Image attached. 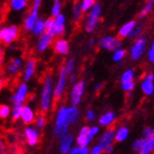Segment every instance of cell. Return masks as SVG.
I'll return each instance as SVG.
<instances>
[{
    "mask_svg": "<svg viewBox=\"0 0 154 154\" xmlns=\"http://www.w3.org/2000/svg\"><path fill=\"white\" fill-rule=\"evenodd\" d=\"M80 112L78 106L61 105L58 108L55 121L53 125V135L57 139H61L69 132L71 125H75L79 121Z\"/></svg>",
    "mask_w": 154,
    "mask_h": 154,
    "instance_id": "cell-1",
    "label": "cell"
},
{
    "mask_svg": "<svg viewBox=\"0 0 154 154\" xmlns=\"http://www.w3.org/2000/svg\"><path fill=\"white\" fill-rule=\"evenodd\" d=\"M54 78L48 73L43 79L41 94H40V108L43 112H48L51 109L54 100Z\"/></svg>",
    "mask_w": 154,
    "mask_h": 154,
    "instance_id": "cell-2",
    "label": "cell"
},
{
    "mask_svg": "<svg viewBox=\"0 0 154 154\" xmlns=\"http://www.w3.org/2000/svg\"><path fill=\"white\" fill-rule=\"evenodd\" d=\"M66 18L63 14H59L56 17H50L45 19L46 32L50 33L53 37L63 36L65 33Z\"/></svg>",
    "mask_w": 154,
    "mask_h": 154,
    "instance_id": "cell-3",
    "label": "cell"
},
{
    "mask_svg": "<svg viewBox=\"0 0 154 154\" xmlns=\"http://www.w3.org/2000/svg\"><path fill=\"white\" fill-rule=\"evenodd\" d=\"M85 92V82L83 79H79L72 84L69 92V103L72 106H78L82 102Z\"/></svg>",
    "mask_w": 154,
    "mask_h": 154,
    "instance_id": "cell-4",
    "label": "cell"
},
{
    "mask_svg": "<svg viewBox=\"0 0 154 154\" xmlns=\"http://www.w3.org/2000/svg\"><path fill=\"white\" fill-rule=\"evenodd\" d=\"M67 83H68V75H67V73H66L64 66L63 65L59 70L58 78H57L55 86H54V99L55 100H59L62 98V97L63 96V94L66 90Z\"/></svg>",
    "mask_w": 154,
    "mask_h": 154,
    "instance_id": "cell-5",
    "label": "cell"
},
{
    "mask_svg": "<svg viewBox=\"0 0 154 154\" xmlns=\"http://www.w3.org/2000/svg\"><path fill=\"white\" fill-rule=\"evenodd\" d=\"M97 45L99 48L113 52L118 48H121L122 41L119 37L108 35L100 38L97 42Z\"/></svg>",
    "mask_w": 154,
    "mask_h": 154,
    "instance_id": "cell-6",
    "label": "cell"
},
{
    "mask_svg": "<svg viewBox=\"0 0 154 154\" xmlns=\"http://www.w3.org/2000/svg\"><path fill=\"white\" fill-rule=\"evenodd\" d=\"M146 48V40L144 37H140L135 39L130 48V57L133 61H138L141 59Z\"/></svg>",
    "mask_w": 154,
    "mask_h": 154,
    "instance_id": "cell-7",
    "label": "cell"
},
{
    "mask_svg": "<svg viewBox=\"0 0 154 154\" xmlns=\"http://www.w3.org/2000/svg\"><path fill=\"white\" fill-rule=\"evenodd\" d=\"M19 29L16 26L11 25L1 29V41L6 45H11L18 38Z\"/></svg>",
    "mask_w": 154,
    "mask_h": 154,
    "instance_id": "cell-8",
    "label": "cell"
},
{
    "mask_svg": "<svg viewBox=\"0 0 154 154\" xmlns=\"http://www.w3.org/2000/svg\"><path fill=\"white\" fill-rule=\"evenodd\" d=\"M29 96V86L26 82L20 83L14 92V94L10 97V100L13 102H18L24 104Z\"/></svg>",
    "mask_w": 154,
    "mask_h": 154,
    "instance_id": "cell-9",
    "label": "cell"
},
{
    "mask_svg": "<svg viewBox=\"0 0 154 154\" xmlns=\"http://www.w3.org/2000/svg\"><path fill=\"white\" fill-rule=\"evenodd\" d=\"M93 139L94 138L91 136L89 131V126H82L78 131L75 141L77 146H89Z\"/></svg>",
    "mask_w": 154,
    "mask_h": 154,
    "instance_id": "cell-10",
    "label": "cell"
},
{
    "mask_svg": "<svg viewBox=\"0 0 154 154\" xmlns=\"http://www.w3.org/2000/svg\"><path fill=\"white\" fill-rule=\"evenodd\" d=\"M140 88L145 96L150 97L154 94V74L152 72L146 73L143 77Z\"/></svg>",
    "mask_w": 154,
    "mask_h": 154,
    "instance_id": "cell-11",
    "label": "cell"
},
{
    "mask_svg": "<svg viewBox=\"0 0 154 154\" xmlns=\"http://www.w3.org/2000/svg\"><path fill=\"white\" fill-rule=\"evenodd\" d=\"M24 135L26 138V144L29 146H35L40 140V132L36 127L28 126L24 131Z\"/></svg>",
    "mask_w": 154,
    "mask_h": 154,
    "instance_id": "cell-12",
    "label": "cell"
},
{
    "mask_svg": "<svg viewBox=\"0 0 154 154\" xmlns=\"http://www.w3.org/2000/svg\"><path fill=\"white\" fill-rule=\"evenodd\" d=\"M39 7L37 5H32V9L30 12L26 17L24 21V29L26 31H31L34 26V24L39 19Z\"/></svg>",
    "mask_w": 154,
    "mask_h": 154,
    "instance_id": "cell-13",
    "label": "cell"
},
{
    "mask_svg": "<svg viewBox=\"0 0 154 154\" xmlns=\"http://www.w3.org/2000/svg\"><path fill=\"white\" fill-rule=\"evenodd\" d=\"M74 142H75V137L70 132H68L67 134L60 139L59 149L61 154H67L73 146H74Z\"/></svg>",
    "mask_w": 154,
    "mask_h": 154,
    "instance_id": "cell-14",
    "label": "cell"
},
{
    "mask_svg": "<svg viewBox=\"0 0 154 154\" xmlns=\"http://www.w3.org/2000/svg\"><path fill=\"white\" fill-rule=\"evenodd\" d=\"M113 142H116L115 141V130L112 128L106 129L99 136L98 144L101 146L104 149L109 148V146H113Z\"/></svg>",
    "mask_w": 154,
    "mask_h": 154,
    "instance_id": "cell-15",
    "label": "cell"
},
{
    "mask_svg": "<svg viewBox=\"0 0 154 154\" xmlns=\"http://www.w3.org/2000/svg\"><path fill=\"white\" fill-rule=\"evenodd\" d=\"M116 113L115 112L107 111L98 117V126L109 129L116 122Z\"/></svg>",
    "mask_w": 154,
    "mask_h": 154,
    "instance_id": "cell-16",
    "label": "cell"
},
{
    "mask_svg": "<svg viewBox=\"0 0 154 154\" xmlns=\"http://www.w3.org/2000/svg\"><path fill=\"white\" fill-rule=\"evenodd\" d=\"M53 38L54 37L48 32H45L44 34L39 36L38 40H37V43H36V48H37L38 52H45L46 49H48L52 45Z\"/></svg>",
    "mask_w": 154,
    "mask_h": 154,
    "instance_id": "cell-17",
    "label": "cell"
},
{
    "mask_svg": "<svg viewBox=\"0 0 154 154\" xmlns=\"http://www.w3.org/2000/svg\"><path fill=\"white\" fill-rule=\"evenodd\" d=\"M53 48H54V51L57 53V54L65 56L69 53L70 45L66 39L58 38L55 40L54 43H53Z\"/></svg>",
    "mask_w": 154,
    "mask_h": 154,
    "instance_id": "cell-18",
    "label": "cell"
},
{
    "mask_svg": "<svg viewBox=\"0 0 154 154\" xmlns=\"http://www.w3.org/2000/svg\"><path fill=\"white\" fill-rule=\"evenodd\" d=\"M22 122L26 125H29L32 124L33 122H35L36 119V115L34 110L32 109V107L28 105V104H24L23 109H22V113H21V118Z\"/></svg>",
    "mask_w": 154,
    "mask_h": 154,
    "instance_id": "cell-19",
    "label": "cell"
},
{
    "mask_svg": "<svg viewBox=\"0 0 154 154\" xmlns=\"http://www.w3.org/2000/svg\"><path fill=\"white\" fill-rule=\"evenodd\" d=\"M36 71V61L34 59H29L26 63L23 71V80L24 82H29L34 76Z\"/></svg>",
    "mask_w": 154,
    "mask_h": 154,
    "instance_id": "cell-20",
    "label": "cell"
},
{
    "mask_svg": "<svg viewBox=\"0 0 154 154\" xmlns=\"http://www.w3.org/2000/svg\"><path fill=\"white\" fill-rule=\"evenodd\" d=\"M136 22L134 20H131V21H129L125 23L123 26H121V28L118 30V37L121 38H131L132 31L134 29L135 26H136Z\"/></svg>",
    "mask_w": 154,
    "mask_h": 154,
    "instance_id": "cell-21",
    "label": "cell"
},
{
    "mask_svg": "<svg viewBox=\"0 0 154 154\" xmlns=\"http://www.w3.org/2000/svg\"><path fill=\"white\" fill-rule=\"evenodd\" d=\"M130 135V130L127 126H119L115 130V141L121 143L128 139Z\"/></svg>",
    "mask_w": 154,
    "mask_h": 154,
    "instance_id": "cell-22",
    "label": "cell"
},
{
    "mask_svg": "<svg viewBox=\"0 0 154 154\" xmlns=\"http://www.w3.org/2000/svg\"><path fill=\"white\" fill-rule=\"evenodd\" d=\"M23 67V62L20 58H14L9 63L8 66H7V70L10 74L13 75L19 72Z\"/></svg>",
    "mask_w": 154,
    "mask_h": 154,
    "instance_id": "cell-23",
    "label": "cell"
},
{
    "mask_svg": "<svg viewBox=\"0 0 154 154\" xmlns=\"http://www.w3.org/2000/svg\"><path fill=\"white\" fill-rule=\"evenodd\" d=\"M98 22H99V18L88 15L87 18L85 19V22H84L85 31L88 32V33H92L93 31H95V29H97V26L98 25Z\"/></svg>",
    "mask_w": 154,
    "mask_h": 154,
    "instance_id": "cell-24",
    "label": "cell"
},
{
    "mask_svg": "<svg viewBox=\"0 0 154 154\" xmlns=\"http://www.w3.org/2000/svg\"><path fill=\"white\" fill-rule=\"evenodd\" d=\"M154 152V136L150 138H143V145L140 154H152Z\"/></svg>",
    "mask_w": 154,
    "mask_h": 154,
    "instance_id": "cell-25",
    "label": "cell"
},
{
    "mask_svg": "<svg viewBox=\"0 0 154 154\" xmlns=\"http://www.w3.org/2000/svg\"><path fill=\"white\" fill-rule=\"evenodd\" d=\"M31 32L33 35H36V36H41L45 32H46L45 20L43 18H39L36 21V23L34 24V26H33V29H31Z\"/></svg>",
    "mask_w": 154,
    "mask_h": 154,
    "instance_id": "cell-26",
    "label": "cell"
},
{
    "mask_svg": "<svg viewBox=\"0 0 154 154\" xmlns=\"http://www.w3.org/2000/svg\"><path fill=\"white\" fill-rule=\"evenodd\" d=\"M23 106H24V104H22V103H18V102H13L12 103L11 116V119L13 120V121H16V120L21 118Z\"/></svg>",
    "mask_w": 154,
    "mask_h": 154,
    "instance_id": "cell-27",
    "label": "cell"
},
{
    "mask_svg": "<svg viewBox=\"0 0 154 154\" xmlns=\"http://www.w3.org/2000/svg\"><path fill=\"white\" fill-rule=\"evenodd\" d=\"M11 8L13 11H21L26 9V5H28V0H11Z\"/></svg>",
    "mask_w": 154,
    "mask_h": 154,
    "instance_id": "cell-28",
    "label": "cell"
},
{
    "mask_svg": "<svg viewBox=\"0 0 154 154\" xmlns=\"http://www.w3.org/2000/svg\"><path fill=\"white\" fill-rule=\"evenodd\" d=\"M135 79V72L133 69H127L125 70L121 77H120V82L121 83L123 82H133Z\"/></svg>",
    "mask_w": 154,
    "mask_h": 154,
    "instance_id": "cell-29",
    "label": "cell"
},
{
    "mask_svg": "<svg viewBox=\"0 0 154 154\" xmlns=\"http://www.w3.org/2000/svg\"><path fill=\"white\" fill-rule=\"evenodd\" d=\"M127 55V52L124 48H118L116 50H115L112 52V61L115 63H121L123 60L125 59Z\"/></svg>",
    "mask_w": 154,
    "mask_h": 154,
    "instance_id": "cell-30",
    "label": "cell"
},
{
    "mask_svg": "<svg viewBox=\"0 0 154 154\" xmlns=\"http://www.w3.org/2000/svg\"><path fill=\"white\" fill-rule=\"evenodd\" d=\"M64 68L66 70V73H67L68 77L75 74V70H76V61L73 58L68 59L66 63H64Z\"/></svg>",
    "mask_w": 154,
    "mask_h": 154,
    "instance_id": "cell-31",
    "label": "cell"
},
{
    "mask_svg": "<svg viewBox=\"0 0 154 154\" xmlns=\"http://www.w3.org/2000/svg\"><path fill=\"white\" fill-rule=\"evenodd\" d=\"M62 11V2L61 0H54L51 7V15L52 17H56L57 15L61 14Z\"/></svg>",
    "mask_w": 154,
    "mask_h": 154,
    "instance_id": "cell-32",
    "label": "cell"
},
{
    "mask_svg": "<svg viewBox=\"0 0 154 154\" xmlns=\"http://www.w3.org/2000/svg\"><path fill=\"white\" fill-rule=\"evenodd\" d=\"M89 153H90L89 146H79L76 145L73 146L67 154H89Z\"/></svg>",
    "mask_w": 154,
    "mask_h": 154,
    "instance_id": "cell-33",
    "label": "cell"
},
{
    "mask_svg": "<svg viewBox=\"0 0 154 154\" xmlns=\"http://www.w3.org/2000/svg\"><path fill=\"white\" fill-rule=\"evenodd\" d=\"M153 7H154V1H153V0H149V1L146 2L145 4V6L143 7V9L141 10V11H140L139 17H145V16H146L151 11Z\"/></svg>",
    "mask_w": 154,
    "mask_h": 154,
    "instance_id": "cell-34",
    "label": "cell"
},
{
    "mask_svg": "<svg viewBox=\"0 0 154 154\" xmlns=\"http://www.w3.org/2000/svg\"><path fill=\"white\" fill-rule=\"evenodd\" d=\"M11 107H10L7 104H1L0 105V118L6 119L9 116H11Z\"/></svg>",
    "mask_w": 154,
    "mask_h": 154,
    "instance_id": "cell-35",
    "label": "cell"
},
{
    "mask_svg": "<svg viewBox=\"0 0 154 154\" xmlns=\"http://www.w3.org/2000/svg\"><path fill=\"white\" fill-rule=\"evenodd\" d=\"M100 14H101V6H100L99 3L96 2L92 8L89 10V15L99 18Z\"/></svg>",
    "mask_w": 154,
    "mask_h": 154,
    "instance_id": "cell-36",
    "label": "cell"
},
{
    "mask_svg": "<svg viewBox=\"0 0 154 154\" xmlns=\"http://www.w3.org/2000/svg\"><path fill=\"white\" fill-rule=\"evenodd\" d=\"M82 8H80V4L79 3H75L74 6H73V10H72V14H73V19L75 21H79L80 16H82Z\"/></svg>",
    "mask_w": 154,
    "mask_h": 154,
    "instance_id": "cell-37",
    "label": "cell"
},
{
    "mask_svg": "<svg viewBox=\"0 0 154 154\" xmlns=\"http://www.w3.org/2000/svg\"><path fill=\"white\" fill-rule=\"evenodd\" d=\"M135 88V82H123L121 83V89L126 93H131L134 90Z\"/></svg>",
    "mask_w": 154,
    "mask_h": 154,
    "instance_id": "cell-38",
    "label": "cell"
},
{
    "mask_svg": "<svg viewBox=\"0 0 154 154\" xmlns=\"http://www.w3.org/2000/svg\"><path fill=\"white\" fill-rule=\"evenodd\" d=\"M95 3H96V0H82V3H80V8H82V11H89Z\"/></svg>",
    "mask_w": 154,
    "mask_h": 154,
    "instance_id": "cell-39",
    "label": "cell"
},
{
    "mask_svg": "<svg viewBox=\"0 0 154 154\" xmlns=\"http://www.w3.org/2000/svg\"><path fill=\"white\" fill-rule=\"evenodd\" d=\"M142 145H143V138H137V139H135L134 141L132 142L131 149H132V150L134 151V152L139 153L140 150H141Z\"/></svg>",
    "mask_w": 154,
    "mask_h": 154,
    "instance_id": "cell-40",
    "label": "cell"
},
{
    "mask_svg": "<svg viewBox=\"0 0 154 154\" xmlns=\"http://www.w3.org/2000/svg\"><path fill=\"white\" fill-rule=\"evenodd\" d=\"M45 126V117L43 115H38L36 116V119H35V127L39 130V129H43Z\"/></svg>",
    "mask_w": 154,
    "mask_h": 154,
    "instance_id": "cell-41",
    "label": "cell"
},
{
    "mask_svg": "<svg viewBox=\"0 0 154 154\" xmlns=\"http://www.w3.org/2000/svg\"><path fill=\"white\" fill-rule=\"evenodd\" d=\"M142 33H143V26L142 25H136L134 29L132 31L131 38L138 39L140 37H142Z\"/></svg>",
    "mask_w": 154,
    "mask_h": 154,
    "instance_id": "cell-42",
    "label": "cell"
},
{
    "mask_svg": "<svg viewBox=\"0 0 154 154\" xmlns=\"http://www.w3.org/2000/svg\"><path fill=\"white\" fill-rule=\"evenodd\" d=\"M97 118V113L96 112L92 110V109H89L85 112V119L87 120L88 122H93L95 121V119Z\"/></svg>",
    "mask_w": 154,
    "mask_h": 154,
    "instance_id": "cell-43",
    "label": "cell"
},
{
    "mask_svg": "<svg viewBox=\"0 0 154 154\" xmlns=\"http://www.w3.org/2000/svg\"><path fill=\"white\" fill-rule=\"evenodd\" d=\"M143 138H150V137H153L154 136V128L150 126H148L146 127V128L143 130Z\"/></svg>",
    "mask_w": 154,
    "mask_h": 154,
    "instance_id": "cell-44",
    "label": "cell"
},
{
    "mask_svg": "<svg viewBox=\"0 0 154 154\" xmlns=\"http://www.w3.org/2000/svg\"><path fill=\"white\" fill-rule=\"evenodd\" d=\"M103 153H104V149L99 144H97L90 149L89 154H103Z\"/></svg>",
    "mask_w": 154,
    "mask_h": 154,
    "instance_id": "cell-45",
    "label": "cell"
},
{
    "mask_svg": "<svg viewBox=\"0 0 154 154\" xmlns=\"http://www.w3.org/2000/svg\"><path fill=\"white\" fill-rule=\"evenodd\" d=\"M89 131H90V134L93 138H95L96 136H97L99 133H100V128L99 126L97 125H93L89 127Z\"/></svg>",
    "mask_w": 154,
    "mask_h": 154,
    "instance_id": "cell-46",
    "label": "cell"
},
{
    "mask_svg": "<svg viewBox=\"0 0 154 154\" xmlns=\"http://www.w3.org/2000/svg\"><path fill=\"white\" fill-rule=\"evenodd\" d=\"M146 55H148V60H149V62L154 63V49L149 48V49L148 50V53H146Z\"/></svg>",
    "mask_w": 154,
    "mask_h": 154,
    "instance_id": "cell-47",
    "label": "cell"
},
{
    "mask_svg": "<svg viewBox=\"0 0 154 154\" xmlns=\"http://www.w3.org/2000/svg\"><path fill=\"white\" fill-rule=\"evenodd\" d=\"M6 152H7V145H6L5 141L0 140V153L6 154Z\"/></svg>",
    "mask_w": 154,
    "mask_h": 154,
    "instance_id": "cell-48",
    "label": "cell"
},
{
    "mask_svg": "<svg viewBox=\"0 0 154 154\" xmlns=\"http://www.w3.org/2000/svg\"><path fill=\"white\" fill-rule=\"evenodd\" d=\"M102 87H103L102 82H97V84H95V86H94V90H95L96 92H98L102 89Z\"/></svg>",
    "mask_w": 154,
    "mask_h": 154,
    "instance_id": "cell-49",
    "label": "cell"
},
{
    "mask_svg": "<svg viewBox=\"0 0 154 154\" xmlns=\"http://www.w3.org/2000/svg\"><path fill=\"white\" fill-rule=\"evenodd\" d=\"M113 150H115V149H113V146H109V148H107L104 149V153L105 154H112Z\"/></svg>",
    "mask_w": 154,
    "mask_h": 154,
    "instance_id": "cell-50",
    "label": "cell"
},
{
    "mask_svg": "<svg viewBox=\"0 0 154 154\" xmlns=\"http://www.w3.org/2000/svg\"><path fill=\"white\" fill-rule=\"evenodd\" d=\"M95 45H96V40L94 39V38L90 39V40H89V45H90V46H94Z\"/></svg>",
    "mask_w": 154,
    "mask_h": 154,
    "instance_id": "cell-51",
    "label": "cell"
},
{
    "mask_svg": "<svg viewBox=\"0 0 154 154\" xmlns=\"http://www.w3.org/2000/svg\"><path fill=\"white\" fill-rule=\"evenodd\" d=\"M3 86H4V79H3V78L0 77V92H1Z\"/></svg>",
    "mask_w": 154,
    "mask_h": 154,
    "instance_id": "cell-52",
    "label": "cell"
},
{
    "mask_svg": "<svg viewBox=\"0 0 154 154\" xmlns=\"http://www.w3.org/2000/svg\"><path fill=\"white\" fill-rule=\"evenodd\" d=\"M41 2H42V0H33V5L40 6L41 5Z\"/></svg>",
    "mask_w": 154,
    "mask_h": 154,
    "instance_id": "cell-53",
    "label": "cell"
},
{
    "mask_svg": "<svg viewBox=\"0 0 154 154\" xmlns=\"http://www.w3.org/2000/svg\"><path fill=\"white\" fill-rule=\"evenodd\" d=\"M2 63H3V54L0 52V65L2 64Z\"/></svg>",
    "mask_w": 154,
    "mask_h": 154,
    "instance_id": "cell-54",
    "label": "cell"
},
{
    "mask_svg": "<svg viewBox=\"0 0 154 154\" xmlns=\"http://www.w3.org/2000/svg\"><path fill=\"white\" fill-rule=\"evenodd\" d=\"M150 48H151V49H154V40H153V41H152V43H151Z\"/></svg>",
    "mask_w": 154,
    "mask_h": 154,
    "instance_id": "cell-55",
    "label": "cell"
},
{
    "mask_svg": "<svg viewBox=\"0 0 154 154\" xmlns=\"http://www.w3.org/2000/svg\"><path fill=\"white\" fill-rule=\"evenodd\" d=\"M0 41H1V28H0Z\"/></svg>",
    "mask_w": 154,
    "mask_h": 154,
    "instance_id": "cell-56",
    "label": "cell"
},
{
    "mask_svg": "<svg viewBox=\"0 0 154 154\" xmlns=\"http://www.w3.org/2000/svg\"><path fill=\"white\" fill-rule=\"evenodd\" d=\"M138 154H140V153H138Z\"/></svg>",
    "mask_w": 154,
    "mask_h": 154,
    "instance_id": "cell-57",
    "label": "cell"
}]
</instances>
